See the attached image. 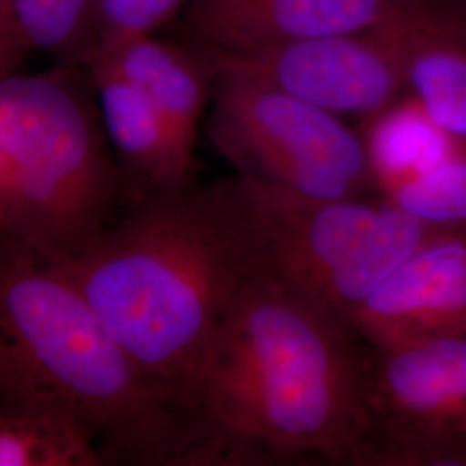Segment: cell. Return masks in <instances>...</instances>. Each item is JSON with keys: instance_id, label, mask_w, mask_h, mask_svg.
Instances as JSON below:
<instances>
[{"instance_id": "cell-18", "label": "cell", "mask_w": 466, "mask_h": 466, "mask_svg": "<svg viewBox=\"0 0 466 466\" xmlns=\"http://www.w3.org/2000/svg\"><path fill=\"white\" fill-rule=\"evenodd\" d=\"M185 2L188 0H130L127 21H125L121 36L116 42L135 38V36L154 35V32H157L163 25H167L169 19L178 15Z\"/></svg>"}, {"instance_id": "cell-12", "label": "cell", "mask_w": 466, "mask_h": 466, "mask_svg": "<svg viewBox=\"0 0 466 466\" xmlns=\"http://www.w3.org/2000/svg\"><path fill=\"white\" fill-rule=\"evenodd\" d=\"M90 63L113 69L142 90L185 147L196 152L200 119L213 96V78L204 59L146 35L97 47Z\"/></svg>"}, {"instance_id": "cell-11", "label": "cell", "mask_w": 466, "mask_h": 466, "mask_svg": "<svg viewBox=\"0 0 466 466\" xmlns=\"http://www.w3.org/2000/svg\"><path fill=\"white\" fill-rule=\"evenodd\" d=\"M90 69L104 134L134 180L135 196L192 182L194 152L152 100L113 69L99 63Z\"/></svg>"}, {"instance_id": "cell-7", "label": "cell", "mask_w": 466, "mask_h": 466, "mask_svg": "<svg viewBox=\"0 0 466 466\" xmlns=\"http://www.w3.org/2000/svg\"><path fill=\"white\" fill-rule=\"evenodd\" d=\"M232 185L258 271L317 304L387 211V202L306 198L240 175Z\"/></svg>"}, {"instance_id": "cell-17", "label": "cell", "mask_w": 466, "mask_h": 466, "mask_svg": "<svg viewBox=\"0 0 466 466\" xmlns=\"http://www.w3.org/2000/svg\"><path fill=\"white\" fill-rule=\"evenodd\" d=\"M383 196L385 202L427 225H463L466 223V159H452Z\"/></svg>"}, {"instance_id": "cell-16", "label": "cell", "mask_w": 466, "mask_h": 466, "mask_svg": "<svg viewBox=\"0 0 466 466\" xmlns=\"http://www.w3.org/2000/svg\"><path fill=\"white\" fill-rule=\"evenodd\" d=\"M17 54L66 52L90 26L97 30V0H5Z\"/></svg>"}, {"instance_id": "cell-2", "label": "cell", "mask_w": 466, "mask_h": 466, "mask_svg": "<svg viewBox=\"0 0 466 466\" xmlns=\"http://www.w3.org/2000/svg\"><path fill=\"white\" fill-rule=\"evenodd\" d=\"M56 267L135 363L196 408L218 329L258 271L232 178L138 194L84 254Z\"/></svg>"}, {"instance_id": "cell-4", "label": "cell", "mask_w": 466, "mask_h": 466, "mask_svg": "<svg viewBox=\"0 0 466 466\" xmlns=\"http://www.w3.org/2000/svg\"><path fill=\"white\" fill-rule=\"evenodd\" d=\"M119 188L102 123L73 85L0 75V228L63 265L113 221Z\"/></svg>"}, {"instance_id": "cell-20", "label": "cell", "mask_w": 466, "mask_h": 466, "mask_svg": "<svg viewBox=\"0 0 466 466\" xmlns=\"http://www.w3.org/2000/svg\"><path fill=\"white\" fill-rule=\"evenodd\" d=\"M19 57L7 19V2L0 0V75L9 73V67Z\"/></svg>"}, {"instance_id": "cell-19", "label": "cell", "mask_w": 466, "mask_h": 466, "mask_svg": "<svg viewBox=\"0 0 466 466\" xmlns=\"http://www.w3.org/2000/svg\"><path fill=\"white\" fill-rule=\"evenodd\" d=\"M130 0H97V46H107L121 36ZM94 49V50H96Z\"/></svg>"}, {"instance_id": "cell-8", "label": "cell", "mask_w": 466, "mask_h": 466, "mask_svg": "<svg viewBox=\"0 0 466 466\" xmlns=\"http://www.w3.org/2000/svg\"><path fill=\"white\" fill-rule=\"evenodd\" d=\"M465 417L466 335L373 348L365 360L356 463L410 460L425 437Z\"/></svg>"}, {"instance_id": "cell-15", "label": "cell", "mask_w": 466, "mask_h": 466, "mask_svg": "<svg viewBox=\"0 0 466 466\" xmlns=\"http://www.w3.org/2000/svg\"><path fill=\"white\" fill-rule=\"evenodd\" d=\"M94 439L52 418L0 413V466H102Z\"/></svg>"}, {"instance_id": "cell-6", "label": "cell", "mask_w": 466, "mask_h": 466, "mask_svg": "<svg viewBox=\"0 0 466 466\" xmlns=\"http://www.w3.org/2000/svg\"><path fill=\"white\" fill-rule=\"evenodd\" d=\"M423 4L380 28L223 52L209 49V69L271 85L335 116L367 117L406 88V50Z\"/></svg>"}, {"instance_id": "cell-5", "label": "cell", "mask_w": 466, "mask_h": 466, "mask_svg": "<svg viewBox=\"0 0 466 466\" xmlns=\"http://www.w3.org/2000/svg\"><path fill=\"white\" fill-rule=\"evenodd\" d=\"M209 73V137L237 175L317 199L361 198L373 185L363 138L340 116L258 80Z\"/></svg>"}, {"instance_id": "cell-3", "label": "cell", "mask_w": 466, "mask_h": 466, "mask_svg": "<svg viewBox=\"0 0 466 466\" xmlns=\"http://www.w3.org/2000/svg\"><path fill=\"white\" fill-rule=\"evenodd\" d=\"M352 329L256 271L238 289L200 375V413L233 465L321 456L356 461L365 360Z\"/></svg>"}, {"instance_id": "cell-1", "label": "cell", "mask_w": 466, "mask_h": 466, "mask_svg": "<svg viewBox=\"0 0 466 466\" xmlns=\"http://www.w3.org/2000/svg\"><path fill=\"white\" fill-rule=\"evenodd\" d=\"M0 413L76 425L104 465H230L199 408L149 377L65 271L4 228Z\"/></svg>"}, {"instance_id": "cell-9", "label": "cell", "mask_w": 466, "mask_h": 466, "mask_svg": "<svg viewBox=\"0 0 466 466\" xmlns=\"http://www.w3.org/2000/svg\"><path fill=\"white\" fill-rule=\"evenodd\" d=\"M466 319V240L433 237L383 280L350 317L375 350L441 335Z\"/></svg>"}, {"instance_id": "cell-10", "label": "cell", "mask_w": 466, "mask_h": 466, "mask_svg": "<svg viewBox=\"0 0 466 466\" xmlns=\"http://www.w3.org/2000/svg\"><path fill=\"white\" fill-rule=\"evenodd\" d=\"M190 23L209 49H259L380 28L429 0H188Z\"/></svg>"}, {"instance_id": "cell-13", "label": "cell", "mask_w": 466, "mask_h": 466, "mask_svg": "<svg viewBox=\"0 0 466 466\" xmlns=\"http://www.w3.org/2000/svg\"><path fill=\"white\" fill-rule=\"evenodd\" d=\"M406 88L441 128L466 140V32L431 4L410 34Z\"/></svg>"}, {"instance_id": "cell-14", "label": "cell", "mask_w": 466, "mask_h": 466, "mask_svg": "<svg viewBox=\"0 0 466 466\" xmlns=\"http://www.w3.org/2000/svg\"><path fill=\"white\" fill-rule=\"evenodd\" d=\"M365 121L368 167L383 194L460 157V138L441 128L413 97L398 99Z\"/></svg>"}]
</instances>
